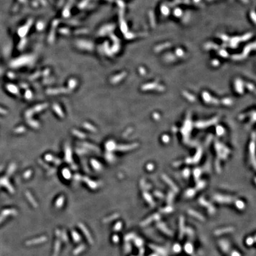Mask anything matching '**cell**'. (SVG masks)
Returning a JSON list of instances; mask_svg holds the SVG:
<instances>
[{
  "label": "cell",
  "instance_id": "obj_1",
  "mask_svg": "<svg viewBox=\"0 0 256 256\" xmlns=\"http://www.w3.org/2000/svg\"><path fill=\"white\" fill-rule=\"evenodd\" d=\"M175 15H176L177 16L180 15H181V11L180 10H176L175 11Z\"/></svg>",
  "mask_w": 256,
  "mask_h": 256
}]
</instances>
